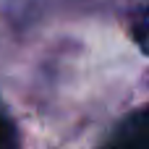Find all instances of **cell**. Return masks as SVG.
I'll return each instance as SVG.
<instances>
[{"label":"cell","instance_id":"7a4b0ae2","mask_svg":"<svg viewBox=\"0 0 149 149\" xmlns=\"http://www.w3.org/2000/svg\"><path fill=\"white\" fill-rule=\"evenodd\" d=\"M16 144H18L16 126H13V120L8 118V113L0 105V147H16Z\"/></svg>","mask_w":149,"mask_h":149},{"label":"cell","instance_id":"6da1fadb","mask_svg":"<svg viewBox=\"0 0 149 149\" xmlns=\"http://www.w3.org/2000/svg\"><path fill=\"white\" fill-rule=\"evenodd\" d=\"M149 139V110L141 107L136 113H131L118 128L115 134L107 139L110 147H144Z\"/></svg>","mask_w":149,"mask_h":149}]
</instances>
